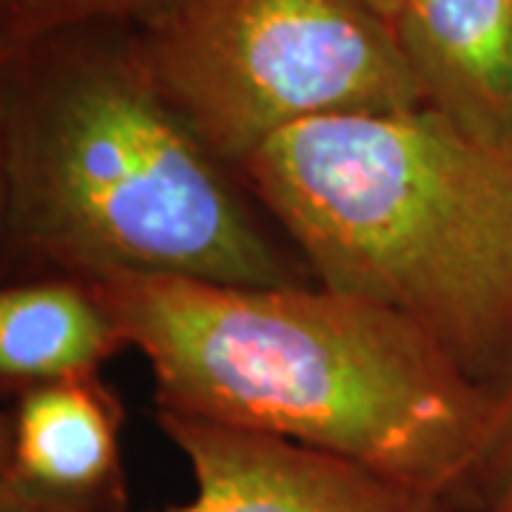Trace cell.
Masks as SVG:
<instances>
[{
    "label": "cell",
    "mask_w": 512,
    "mask_h": 512,
    "mask_svg": "<svg viewBox=\"0 0 512 512\" xmlns=\"http://www.w3.org/2000/svg\"><path fill=\"white\" fill-rule=\"evenodd\" d=\"M86 282L148 359L157 410L299 441L450 507L487 490L498 390L402 313L322 285Z\"/></svg>",
    "instance_id": "6da1fadb"
},
{
    "label": "cell",
    "mask_w": 512,
    "mask_h": 512,
    "mask_svg": "<svg viewBox=\"0 0 512 512\" xmlns=\"http://www.w3.org/2000/svg\"><path fill=\"white\" fill-rule=\"evenodd\" d=\"M3 63L6 254L43 276L305 285L308 265L259 228L237 174L168 106L131 43L80 46L69 32Z\"/></svg>",
    "instance_id": "7a4b0ae2"
},
{
    "label": "cell",
    "mask_w": 512,
    "mask_h": 512,
    "mask_svg": "<svg viewBox=\"0 0 512 512\" xmlns=\"http://www.w3.org/2000/svg\"><path fill=\"white\" fill-rule=\"evenodd\" d=\"M237 177L322 288L402 313L473 376L512 339V148L430 106L330 114Z\"/></svg>",
    "instance_id": "3957f363"
},
{
    "label": "cell",
    "mask_w": 512,
    "mask_h": 512,
    "mask_svg": "<svg viewBox=\"0 0 512 512\" xmlns=\"http://www.w3.org/2000/svg\"><path fill=\"white\" fill-rule=\"evenodd\" d=\"M128 43L234 174L305 120L427 106L393 26L365 0H160Z\"/></svg>",
    "instance_id": "277c9868"
},
{
    "label": "cell",
    "mask_w": 512,
    "mask_h": 512,
    "mask_svg": "<svg viewBox=\"0 0 512 512\" xmlns=\"http://www.w3.org/2000/svg\"><path fill=\"white\" fill-rule=\"evenodd\" d=\"M191 467V501L160 512H450V504L350 458L256 430L157 410Z\"/></svg>",
    "instance_id": "5b68a950"
},
{
    "label": "cell",
    "mask_w": 512,
    "mask_h": 512,
    "mask_svg": "<svg viewBox=\"0 0 512 512\" xmlns=\"http://www.w3.org/2000/svg\"><path fill=\"white\" fill-rule=\"evenodd\" d=\"M3 421L0 473L55 498L126 512L123 404L100 373L23 387Z\"/></svg>",
    "instance_id": "8992f818"
},
{
    "label": "cell",
    "mask_w": 512,
    "mask_h": 512,
    "mask_svg": "<svg viewBox=\"0 0 512 512\" xmlns=\"http://www.w3.org/2000/svg\"><path fill=\"white\" fill-rule=\"evenodd\" d=\"M393 32L430 109L512 148V0H404Z\"/></svg>",
    "instance_id": "52a82bcc"
},
{
    "label": "cell",
    "mask_w": 512,
    "mask_h": 512,
    "mask_svg": "<svg viewBox=\"0 0 512 512\" xmlns=\"http://www.w3.org/2000/svg\"><path fill=\"white\" fill-rule=\"evenodd\" d=\"M126 348L86 279L37 276L0 293V376L9 390L100 373Z\"/></svg>",
    "instance_id": "ba28073f"
},
{
    "label": "cell",
    "mask_w": 512,
    "mask_h": 512,
    "mask_svg": "<svg viewBox=\"0 0 512 512\" xmlns=\"http://www.w3.org/2000/svg\"><path fill=\"white\" fill-rule=\"evenodd\" d=\"M160 0H0L3 57L92 23L137 20Z\"/></svg>",
    "instance_id": "9c48e42d"
},
{
    "label": "cell",
    "mask_w": 512,
    "mask_h": 512,
    "mask_svg": "<svg viewBox=\"0 0 512 512\" xmlns=\"http://www.w3.org/2000/svg\"><path fill=\"white\" fill-rule=\"evenodd\" d=\"M0 512H106L92 504H80V501H66L55 495L40 493L26 487L18 478L0 473Z\"/></svg>",
    "instance_id": "30bf717a"
},
{
    "label": "cell",
    "mask_w": 512,
    "mask_h": 512,
    "mask_svg": "<svg viewBox=\"0 0 512 512\" xmlns=\"http://www.w3.org/2000/svg\"><path fill=\"white\" fill-rule=\"evenodd\" d=\"M495 390H498L501 424H498V450H495L493 476H490V481H495L512 464V373L510 379L501 384V387H495Z\"/></svg>",
    "instance_id": "8fae6325"
},
{
    "label": "cell",
    "mask_w": 512,
    "mask_h": 512,
    "mask_svg": "<svg viewBox=\"0 0 512 512\" xmlns=\"http://www.w3.org/2000/svg\"><path fill=\"white\" fill-rule=\"evenodd\" d=\"M473 512H512V464L495 478L493 487L481 495Z\"/></svg>",
    "instance_id": "7c38bea8"
},
{
    "label": "cell",
    "mask_w": 512,
    "mask_h": 512,
    "mask_svg": "<svg viewBox=\"0 0 512 512\" xmlns=\"http://www.w3.org/2000/svg\"><path fill=\"white\" fill-rule=\"evenodd\" d=\"M367 6L379 15V18H384L390 26H393V20H396V15H399V9H402L404 0H365Z\"/></svg>",
    "instance_id": "4fadbf2b"
}]
</instances>
